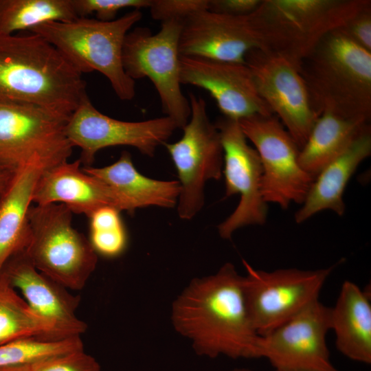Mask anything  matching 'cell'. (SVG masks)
Listing matches in <instances>:
<instances>
[{"mask_svg":"<svg viewBox=\"0 0 371 371\" xmlns=\"http://www.w3.org/2000/svg\"><path fill=\"white\" fill-rule=\"evenodd\" d=\"M245 63L259 94L300 150L319 115L313 107L300 67L259 49L249 51Z\"/></svg>","mask_w":371,"mask_h":371,"instance_id":"obj_13","label":"cell"},{"mask_svg":"<svg viewBox=\"0 0 371 371\" xmlns=\"http://www.w3.org/2000/svg\"><path fill=\"white\" fill-rule=\"evenodd\" d=\"M80 164L78 159L43 170L36 183L32 202L36 205L63 204L72 213L88 217L106 206L122 212L116 194L102 181L81 169Z\"/></svg>","mask_w":371,"mask_h":371,"instance_id":"obj_19","label":"cell"},{"mask_svg":"<svg viewBox=\"0 0 371 371\" xmlns=\"http://www.w3.org/2000/svg\"><path fill=\"white\" fill-rule=\"evenodd\" d=\"M152 0H72L78 17H87L95 13L97 19L111 21L115 19L117 13L124 8L134 10L148 8Z\"/></svg>","mask_w":371,"mask_h":371,"instance_id":"obj_30","label":"cell"},{"mask_svg":"<svg viewBox=\"0 0 371 371\" xmlns=\"http://www.w3.org/2000/svg\"><path fill=\"white\" fill-rule=\"evenodd\" d=\"M89 242L98 254L107 258L121 255L127 246V234L117 209L106 206L89 216Z\"/></svg>","mask_w":371,"mask_h":371,"instance_id":"obj_28","label":"cell"},{"mask_svg":"<svg viewBox=\"0 0 371 371\" xmlns=\"http://www.w3.org/2000/svg\"><path fill=\"white\" fill-rule=\"evenodd\" d=\"M65 205L31 206L25 252L39 271L69 290L82 289L98 262L89 239L74 229Z\"/></svg>","mask_w":371,"mask_h":371,"instance_id":"obj_6","label":"cell"},{"mask_svg":"<svg viewBox=\"0 0 371 371\" xmlns=\"http://www.w3.org/2000/svg\"><path fill=\"white\" fill-rule=\"evenodd\" d=\"M44 169L37 159L22 167L0 205V272L11 256L27 246L28 214L36 183Z\"/></svg>","mask_w":371,"mask_h":371,"instance_id":"obj_23","label":"cell"},{"mask_svg":"<svg viewBox=\"0 0 371 371\" xmlns=\"http://www.w3.org/2000/svg\"><path fill=\"white\" fill-rule=\"evenodd\" d=\"M82 348L80 336L63 339L23 338L0 346V367L32 364L52 356Z\"/></svg>","mask_w":371,"mask_h":371,"instance_id":"obj_27","label":"cell"},{"mask_svg":"<svg viewBox=\"0 0 371 371\" xmlns=\"http://www.w3.org/2000/svg\"><path fill=\"white\" fill-rule=\"evenodd\" d=\"M370 154L371 127L318 172L302 207L295 213V222L303 223L326 210L342 216L346 209L343 195L346 186L360 164Z\"/></svg>","mask_w":371,"mask_h":371,"instance_id":"obj_21","label":"cell"},{"mask_svg":"<svg viewBox=\"0 0 371 371\" xmlns=\"http://www.w3.org/2000/svg\"><path fill=\"white\" fill-rule=\"evenodd\" d=\"M183 23H161L152 34L146 27H136L126 34L122 51L125 72L133 80L148 78L155 86L166 116L182 128L190 115L188 98L180 81L179 38Z\"/></svg>","mask_w":371,"mask_h":371,"instance_id":"obj_7","label":"cell"},{"mask_svg":"<svg viewBox=\"0 0 371 371\" xmlns=\"http://www.w3.org/2000/svg\"><path fill=\"white\" fill-rule=\"evenodd\" d=\"M19 170L0 162V205L9 192Z\"/></svg>","mask_w":371,"mask_h":371,"instance_id":"obj_34","label":"cell"},{"mask_svg":"<svg viewBox=\"0 0 371 371\" xmlns=\"http://www.w3.org/2000/svg\"><path fill=\"white\" fill-rule=\"evenodd\" d=\"M87 97L82 74L45 38L0 35V102L33 104L69 117Z\"/></svg>","mask_w":371,"mask_h":371,"instance_id":"obj_2","label":"cell"},{"mask_svg":"<svg viewBox=\"0 0 371 371\" xmlns=\"http://www.w3.org/2000/svg\"><path fill=\"white\" fill-rule=\"evenodd\" d=\"M274 371H278V370H274Z\"/></svg>","mask_w":371,"mask_h":371,"instance_id":"obj_37","label":"cell"},{"mask_svg":"<svg viewBox=\"0 0 371 371\" xmlns=\"http://www.w3.org/2000/svg\"><path fill=\"white\" fill-rule=\"evenodd\" d=\"M370 127L368 122L322 113L300 150L301 166L315 178L324 166L345 151Z\"/></svg>","mask_w":371,"mask_h":371,"instance_id":"obj_24","label":"cell"},{"mask_svg":"<svg viewBox=\"0 0 371 371\" xmlns=\"http://www.w3.org/2000/svg\"><path fill=\"white\" fill-rule=\"evenodd\" d=\"M190 115L180 139L164 145L177 168L180 184L177 211L192 219L203 206L204 187L222 175L223 152L217 128L209 118L203 98L189 93Z\"/></svg>","mask_w":371,"mask_h":371,"instance_id":"obj_9","label":"cell"},{"mask_svg":"<svg viewBox=\"0 0 371 371\" xmlns=\"http://www.w3.org/2000/svg\"><path fill=\"white\" fill-rule=\"evenodd\" d=\"M0 371H30V364L0 367Z\"/></svg>","mask_w":371,"mask_h":371,"instance_id":"obj_35","label":"cell"},{"mask_svg":"<svg viewBox=\"0 0 371 371\" xmlns=\"http://www.w3.org/2000/svg\"><path fill=\"white\" fill-rule=\"evenodd\" d=\"M300 71L319 115L330 112L370 122L371 52L337 29L302 60Z\"/></svg>","mask_w":371,"mask_h":371,"instance_id":"obj_3","label":"cell"},{"mask_svg":"<svg viewBox=\"0 0 371 371\" xmlns=\"http://www.w3.org/2000/svg\"><path fill=\"white\" fill-rule=\"evenodd\" d=\"M331 307L316 300L258 341V358L278 371H338L330 360L326 335Z\"/></svg>","mask_w":371,"mask_h":371,"instance_id":"obj_12","label":"cell"},{"mask_svg":"<svg viewBox=\"0 0 371 371\" xmlns=\"http://www.w3.org/2000/svg\"><path fill=\"white\" fill-rule=\"evenodd\" d=\"M238 122L259 155L265 202L283 209L293 203L302 205L315 178L301 166L300 150L278 117L274 114L254 115Z\"/></svg>","mask_w":371,"mask_h":371,"instance_id":"obj_11","label":"cell"},{"mask_svg":"<svg viewBox=\"0 0 371 371\" xmlns=\"http://www.w3.org/2000/svg\"><path fill=\"white\" fill-rule=\"evenodd\" d=\"M180 56L245 63L246 54L258 45L248 14L232 16L208 10L194 14L183 22Z\"/></svg>","mask_w":371,"mask_h":371,"instance_id":"obj_18","label":"cell"},{"mask_svg":"<svg viewBox=\"0 0 371 371\" xmlns=\"http://www.w3.org/2000/svg\"><path fill=\"white\" fill-rule=\"evenodd\" d=\"M176 128L166 115L140 122L116 120L99 111L87 97L69 117L67 134L72 145L81 149V163L89 166L100 150L111 146H132L153 157Z\"/></svg>","mask_w":371,"mask_h":371,"instance_id":"obj_15","label":"cell"},{"mask_svg":"<svg viewBox=\"0 0 371 371\" xmlns=\"http://www.w3.org/2000/svg\"><path fill=\"white\" fill-rule=\"evenodd\" d=\"M142 18V12L133 10L111 21L78 17L47 22L29 32L45 38L81 74L101 73L120 99L131 100L135 95V81L124 71L122 51L126 34Z\"/></svg>","mask_w":371,"mask_h":371,"instance_id":"obj_5","label":"cell"},{"mask_svg":"<svg viewBox=\"0 0 371 371\" xmlns=\"http://www.w3.org/2000/svg\"><path fill=\"white\" fill-rule=\"evenodd\" d=\"M337 350L347 358L371 363V302L368 291L346 280L331 307V328Z\"/></svg>","mask_w":371,"mask_h":371,"instance_id":"obj_22","label":"cell"},{"mask_svg":"<svg viewBox=\"0 0 371 371\" xmlns=\"http://www.w3.org/2000/svg\"><path fill=\"white\" fill-rule=\"evenodd\" d=\"M32 337L60 339L52 326L0 278V346Z\"/></svg>","mask_w":371,"mask_h":371,"instance_id":"obj_25","label":"cell"},{"mask_svg":"<svg viewBox=\"0 0 371 371\" xmlns=\"http://www.w3.org/2000/svg\"><path fill=\"white\" fill-rule=\"evenodd\" d=\"M368 0H261L248 19L258 49L300 67L321 39Z\"/></svg>","mask_w":371,"mask_h":371,"instance_id":"obj_4","label":"cell"},{"mask_svg":"<svg viewBox=\"0 0 371 371\" xmlns=\"http://www.w3.org/2000/svg\"><path fill=\"white\" fill-rule=\"evenodd\" d=\"M69 118L33 104L0 102V162L19 170L35 159L45 169L67 161L74 147Z\"/></svg>","mask_w":371,"mask_h":371,"instance_id":"obj_8","label":"cell"},{"mask_svg":"<svg viewBox=\"0 0 371 371\" xmlns=\"http://www.w3.org/2000/svg\"><path fill=\"white\" fill-rule=\"evenodd\" d=\"M30 368V371H101L97 360L84 348L37 361Z\"/></svg>","mask_w":371,"mask_h":371,"instance_id":"obj_29","label":"cell"},{"mask_svg":"<svg viewBox=\"0 0 371 371\" xmlns=\"http://www.w3.org/2000/svg\"><path fill=\"white\" fill-rule=\"evenodd\" d=\"M261 0H208V10L232 16H245L253 12Z\"/></svg>","mask_w":371,"mask_h":371,"instance_id":"obj_33","label":"cell"},{"mask_svg":"<svg viewBox=\"0 0 371 371\" xmlns=\"http://www.w3.org/2000/svg\"><path fill=\"white\" fill-rule=\"evenodd\" d=\"M82 170L102 181L116 194L122 211L133 213L137 209L149 206L172 208L177 205L179 182L157 180L143 175L135 168L126 151L111 165Z\"/></svg>","mask_w":371,"mask_h":371,"instance_id":"obj_20","label":"cell"},{"mask_svg":"<svg viewBox=\"0 0 371 371\" xmlns=\"http://www.w3.org/2000/svg\"><path fill=\"white\" fill-rule=\"evenodd\" d=\"M77 18L72 0H0V35Z\"/></svg>","mask_w":371,"mask_h":371,"instance_id":"obj_26","label":"cell"},{"mask_svg":"<svg viewBox=\"0 0 371 371\" xmlns=\"http://www.w3.org/2000/svg\"><path fill=\"white\" fill-rule=\"evenodd\" d=\"M180 81L207 91L224 117L239 120L273 114L259 94L245 63L181 56Z\"/></svg>","mask_w":371,"mask_h":371,"instance_id":"obj_16","label":"cell"},{"mask_svg":"<svg viewBox=\"0 0 371 371\" xmlns=\"http://www.w3.org/2000/svg\"><path fill=\"white\" fill-rule=\"evenodd\" d=\"M171 320L198 355L258 358L260 335L247 306L243 276L232 263L191 280L174 301Z\"/></svg>","mask_w":371,"mask_h":371,"instance_id":"obj_1","label":"cell"},{"mask_svg":"<svg viewBox=\"0 0 371 371\" xmlns=\"http://www.w3.org/2000/svg\"><path fill=\"white\" fill-rule=\"evenodd\" d=\"M231 371H252L247 368H235Z\"/></svg>","mask_w":371,"mask_h":371,"instance_id":"obj_36","label":"cell"},{"mask_svg":"<svg viewBox=\"0 0 371 371\" xmlns=\"http://www.w3.org/2000/svg\"><path fill=\"white\" fill-rule=\"evenodd\" d=\"M214 124L223 152L225 196H240L235 210L218 225L220 236L229 239L240 227L266 222L267 205L262 193V167L258 152L248 144L238 120L223 116Z\"/></svg>","mask_w":371,"mask_h":371,"instance_id":"obj_14","label":"cell"},{"mask_svg":"<svg viewBox=\"0 0 371 371\" xmlns=\"http://www.w3.org/2000/svg\"><path fill=\"white\" fill-rule=\"evenodd\" d=\"M244 293L253 325L263 336L302 311L319 294L335 268L256 269L243 260Z\"/></svg>","mask_w":371,"mask_h":371,"instance_id":"obj_10","label":"cell"},{"mask_svg":"<svg viewBox=\"0 0 371 371\" xmlns=\"http://www.w3.org/2000/svg\"><path fill=\"white\" fill-rule=\"evenodd\" d=\"M338 30L352 42L371 52V1L368 0Z\"/></svg>","mask_w":371,"mask_h":371,"instance_id":"obj_32","label":"cell"},{"mask_svg":"<svg viewBox=\"0 0 371 371\" xmlns=\"http://www.w3.org/2000/svg\"><path fill=\"white\" fill-rule=\"evenodd\" d=\"M151 17L161 23L183 22L194 14L208 9V0H152Z\"/></svg>","mask_w":371,"mask_h":371,"instance_id":"obj_31","label":"cell"},{"mask_svg":"<svg viewBox=\"0 0 371 371\" xmlns=\"http://www.w3.org/2000/svg\"><path fill=\"white\" fill-rule=\"evenodd\" d=\"M0 278L19 290L29 306L53 328L58 339L81 336L87 324L76 315L80 295L43 274L32 265L25 250L11 256Z\"/></svg>","mask_w":371,"mask_h":371,"instance_id":"obj_17","label":"cell"}]
</instances>
